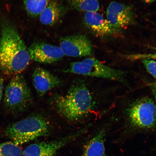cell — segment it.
Segmentation results:
<instances>
[{
  "mask_svg": "<svg viewBox=\"0 0 156 156\" xmlns=\"http://www.w3.org/2000/svg\"><path fill=\"white\" fill-rule=\"evenodd\" d=\"M23 153L19 145L12 141L0 143V156H22Z\"/></svg>",
  "mask_w": 156,
  "mask_h": 156,
  "instance_id": "e0dca14e",
  "label": "cell"
},
{
  "mask_svg": "<svg viewBox=\"0 0 156 156\" xmlns=\"http://www.w3.org/2000/svg\"><path fill=\"white\" fill-rule=\"evenodd\" d=\"M51 0H24L25 9L30 16H39Z\"/></svg>",
  "mask_w": 156,
  "mask_h": 156,
  "instance_id": "2e32d148",
  "label": "cell"
},
{
  "mask_svg": "<svg viewBox=\"0 0 156 156\" xmlns=\"http://www.w3.org/2000/svg\"><path fill=\"white\" fill-rule=\"evenodd\" d=\"M32 102L30 89L22 75L13 76L7 85L3 98L4 106L8 112L13 115L22 113Z\"/></svg>",
  "mask_w": 156,
  "mask_h": 156,
  "instance_id": "277c9868",
  "label": "cell"
},
{
  "mask_svg": "<svg viewBox=\"0 0 156 156\" xmlns=\"http://www.w3.org/2000/svg\"><path fill=\"white\" fill-rule=\"evenodd\" d=\"M60 48L64 55L71 57L89 56L93 52L90 41L84 35H74L62 38Z\"/></svg>",
  "mask_w": 156,
  "mask_h": 156,
  "instance_id": "ba28073f",
  "label": "cell"
},
{
  "mask_svg": "<svg viewBox=\"0 0 156 156\" xmlns=\"http://www.w3.org/2000/svg\"><path fill=\"white\" fill-rule=\"evenodd\" d=\"M84 130H81L77 133L54 141L31 144L25 148L23 155V156H53L58 150L80 136L83 133Z\"/></svg>",
  "mask_w": 156,
  "mask_h": 156,
  "instance_id": "9c48e42d",
  "label": "cell"
},
{
  "mask_svg": "<svg viewBox=\"0 0 156 156\" xmlns=\"http://www.w3.org/2000/svg\"><path fill=\"white\" fill-rule=\"evenodd\" d=\"M142 61L148 73L156 80V61L151 58H142Z\"/></svg>",
  "mask_w": 156,
  "mask_h": 156,
  "instance_id": "ac0fdd59",
  "label": "cell"
},
{
  "mask_svg": "<svg viewBox=\"0 0 156 156\" xmlns=\"http://www.w3.org/2000/svg\"><path fill=\"white\" fill-rule=\"evenodd\" d=\"M54 104L62 116L71 121L82 119L89 114L94 106L91 94L84 81H76L66 94L57 95Z\"/></svg>",
  "mask_w": 156,
  "mask_h": 156,
  "instance_id": "7a4b0ae2",
  "label": "cell"
},
{
  "mask_svg": "<svg viewBox=\"0 0 156 156\" xmlns=\"http://www.w3.org/2000/svg\"><path fill=\"white\" fill-rule=\"evenodd\" d=\"M106 15L107 20L113 32L126 28L134 21L132 8L116 2H112L109 5Z\"/></svg>",
  "mask_w": 156,
  "mask_h": 156,
  "instance_id": "52a82bcc",
  "label": "cell"
},
{
  "mask_svg": "<svg viewBox=\"0 0 156 156\" xmlns=\"http://www.w3.org/2000/svg\"><path fill=\"white\" fill-rule=\"evenodd\" d=\"M134 58H151V59H156V53L153 54H149L147 55H135Z\"/></svg>",
  "mask_w": 156,
  "mask_h": 156,
  "instance_id": "d6986e66",
  "label": "cell"
},
{
  "mask_svg": "<svg viewBox=\"0 0 156 156\" xmlns=\"http://www.w3.org/2000/svg\"><path fill=\"white\" fill-rule=\"evenodd\" d=\"M72 8L84 12H97L99 9L98 0H68Z\"/></svg>",
  "mask_w": 156,
  "mask_h": 156,
  "instance_id": "9a60e30c",
  "label": "cell"
},
{
  "mask_svg": "<svg viewBox=\"0 0 156 156\" xmlns=\"http://www.w3.org/2000/svg\"><path fill=\"white\" fill-rule=\"evenodd\" d=\"M31 59L29 51L16 29L10 24L2 27L0 38V69L8 75H19Z\"/></svg>",
  "mask_w": 156,
  "mask_h": 156,
  "instance_id": "6da1fadb",
  "label": "cell"
},
{
  "mask_svg": "<svg viewBox=\"0 0 156 156\" xmlns=\"http://www.w3.org/2000/svg\"><path fill=\"white\" fill-rule=\"evenodd\" d=\"M33 82L39 96H43L48 91L60 84L58 78L44 68L40 67L35 69L32 75Z\"/></svg>",
  "mask_w": 156,
  "mask_h": 156,
  "instance_id": "8fae6325",
  "label": "cell"
},
{
  "mask_svg": "<svg viewBox=\"0 0 156 156\" xmlns=\"http://www.w3.org/2000/svg\"><path fill=\"white\" fill-rule=\"evenodd\" d=\"M4 80L3 78L0 77V105L2 99L3 91Z\"/></svg>",
  "mask_w": 156,
  "mask_h": 156,
  "instance_id": "ffe728a7",
  "label": "cell"
},
{
  "mask_svg": "<svg viewBox=\"0 0 156 156\" xmlns=\"http://www.w3.org/2000/svg\"><path fill=\"white\" fill-rule=\"evenodd\" d=\"M66 72L78 75L122 81L123 72L105 65L94 58H85L81 62L70 64Z\"/></svg>",
  "mask_w": 156,
  "mask_h": 156,
  "instance_id": "5b68a950",
  "label": "cell"
},
{
  "mask_svg": "<svg viewBox=\"0 0 156 156\" xmlns=\"http://www.w3.org/2000/svg\"><path fill=\"white\" fill-rule=\"evenodd\" d=\"M62 11L61 7L57 2L51 0L39 16L41 22L47 25L55 24L61 17Z\"/></svg>",
  "mask_w": 156,
  "mask_h": 156,
  "instance_id": "5bb4252c",
  "label": "cell"
},
{
  "mask_svg": "<svg viewBox=\"0 0 156 156\" xmlns=\"http://www.w3.org/2000/svg\"><path fill=\"white\" fill-rule=\"evenodd\" d=\"M142 1L145 2L146 3H150L156 1V0H142Z\"/></svg>",
  "mask_w": 156,
  "mask_h": 156,
  "instance_id": "44dd1931",
  "label": "cell"
},
{
  "mask_svg": "<svg viewBox=\"0 0 156 156\" xmlns=\"http://www.w3.org/2000/svg\"><path fill=\"white\" fill-rule=\"evenodd\" d=\"M49 122L43 117L34 115L10 125L6 129V135L17 145L33 141L49 133Z\"/></svg>",
  "mask_w": 156,
  "mask_h": 156,
  "instance_id": "3957f363",
  "label": "cell"
},
{
  "mask_svg": "<svg viewBox=\"0 0 156 156\" xmlns=\"http://www.w3.org/2000/svg\"><path fill=\"white\" fill-rule=\"evenodd\" d=\"M28 51L31 59L40 63H54L64 56L60 47L43 42L34 43Z\"/></svg>",
  "mask_w": 156,
  "mask_h": 156,
  "instance_id": "30bf717a",
  "label": "cell"
},
{
  "mask_svg": "<svg viewBox=\"0 0 156 156\" xmlns=\"http://www.w3.org/2000/svg\"><path fill=\"white\" fill-rule=\"evenodd\" d=\"M154 93L155 96L156 101V87H155V88L154 89Z\"/></svg>",
  "mask_w": 156,
  "mask_h": 156,
  "instance_id": "7402d4cb",
  "label": "cell"
},
{
  "mask_svg": "<svg viewBox=\"0 0 156 156\" xmlns=\"http://www.w3.org/2000/svg\"><path fill=\"white\" fill-rule=\"evenodd\" d=\"M105 130H101L85 144L82 156H108L105 151Z\"/></svg>",
  "mask_w": 156,
  "mask_h": 156,
  "instance_id": "4fadbf2b",
  "label": "cell"
},
{
  "mask_svg": "<svg viewBox=\"0 0 156 156\" xmlns=\"http://www.w3.org/2000/svg\"><path fill=\"white\" fill-rule=\"evenodd\" d=\"M129 120L133 126L142 129H149L156 126V105L148 97L139 99L128 108Z\"/></svg>",
  "mask_w": 156,
  "mask_h": 156,
  "instance_id": "8992f818",
  "label": "cell"
},
{
  "mask_svg": "<svg viewBox=\"0 0 156 156\" xmlns=\"http://www.w3.org/2000/svg\"><path fill=\"white\" fill-rule=\"evenodd\" d=\"M83 18L85 25L97 37H103L114 32L107 19L97 12H85Z\"/></svg>",
  "mask_w": 156,
  "mask_h": 156,
  "instance_id": "7c38bea8",
  "label": "cell"
}]
</instances>
